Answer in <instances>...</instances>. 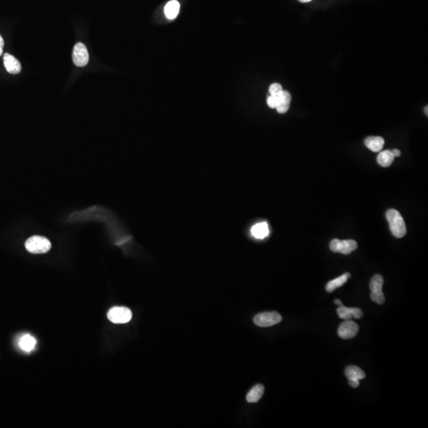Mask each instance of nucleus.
Returning <instances> with one entry per match:
<instances>
[{
    "mask_svg": "<svg viewBox=\"0 0 428 428\" xmlns=\"http://www.w3.org/2000/svg\"><path fill=\"white\" fill-rule=\"evenodd\" d=\"M386 218L389 224L390 230L396 238H402L406 235V225L402 216L396 209H389L386 213Z\"/></svg>",
    "mask_w": 428,
    "mask_h": 428,
    "instance_id": "nucleus-1",
    "label": "nucleus"
},
{
    "mask_svg": "<svg viewBox=\"0 0 428 428\" xmlns=\"http://www.w3.org/2000/svg\"><path fill=\"white\" fill-rule=\"evenodd\" d=\"M26 248L32 254H44L51 249L52 244L47 238L40 235H34L29 238L25 243Z\"/></svg>",
    "mask_w": 428,
    "mask_h": 428,
    "instance_id": "nucleus-2",
    "label": "nucleus"
},
{
    "mask_svg": "<svg viewBox=\"0 0 428 428\" xmlns=\"http://www.w3.org/2000/svg\"><path fill=\"white\" fill-rule=\"evenodd\" d=\"M133 314L126 307H113L109 310L107 317L114 324H126L130 321Z\"/></svg>",
    "mask_w": 428,
    "mask_h": 428,
    "instance_id": "nucleus-3",
    "label": "nucleus"
},
{
    "mask_svg": "<svg viewBox=\"0 0 428 428\" xmlns=\"http://www.w3.org/2000/svg\"><path fill=\"white\" fill-rule=\"evenodd\" d=\"M282 320L281 315L277 311H265L256 315L254 317V323L259 327H271L278 324Z\"/></svg>",
    "mask_w": 428,
    "mask_h": 428,
    "instance_id": "nucleus-4",
    "label": "nucleus"
},
{
    "mask_svg": "<svg viewBox=\"0 0 428 428\" xmlns=\"http://www.w3.org/2000/svg\"><path fill=\"white\" fill-rule=\"evenodd\" d=\"M358 243L353 239H346V240H340V239H332L330 243V249L333 252L349 255L352 251L357 249Z\"/></svg>",
    "mask_w": 428,
    "mask_h": 428,
    "instance_id": "nucleus-5",
    "label": "nucleus"
},
{
    "mask_svg": "<svg viewBox=\"0 0 428 428\" xmlns=\"http://www.w3.org/2000/svg\"><path fill=\"white\" fill-rule=\"evenodd\" d=\"M73 62L78 67H85L89 62V53L83 43L78 42L75 45L73 53Z\"/></svg>",
    "mask_w": 428,
    "mask_h": 428,
    "instance_id": "nucleus-6",
    "label": "nucleus"
},
{
    "mask_svg": "<svg viewBox=\"0 0 428 428\" xmlns=\"http://www.w3.org/2000/svg\"><path fill=\"white\" fill-rule=\"evenodd\" d=\"M358 325L351 320H345L344 323L340 324V328L338 329V335L342 339L349 340L355 337L358 334Z\"/></svg>",
    "mask_w": 428,
    "mask_h": 428,
    "instance_id": "nucleus-7",
    "label": "nucleus"
},
{
    "mask_svg": "<svg viewBox=\"0 0 428 428\" xmlns=\"http://www.w3.org/2000/svg\"><path fill=\"white\" fill-rule=\"evenodd\" d=\"M337 313L340 318L344 320H350L351 318L360 319L363 315L362 310L358 308H348L344 306L338 308Z\"/></svg>",
    "mask_w": 428,
    "mask_h": 428,
    "instance_id": "nucleus-8",
    "label": "nucleus"
},
{
    "mask_svg": "<svg viewBox=\"0 0 428 428\" xmlns=\"http://www.w3.org/2000/svg\"><path fill=\"white\" fill-rule=\"evenodd\" d=\"M3 63L6 71L10 74L15 75L20 73L22 70L20 62L12 55L5 53L3 56Z\"/></svg>",
    "mask_w": 428,
    "mask_h": 428,
    "instance_id": "nucleus-9",
    "label": "nucleus"
},
{
    "mask_svg": "<svg viewBox=\"0 0 428 428\" xmlns=\"http://www.w3.org/2000/svg\"><path fill=\"white\" fill-rule=\"evenodd\" d=\"M251 235L256 239H263L269 235V228L267 222H261L251 228Z\"/></svg>",
    "mask_w": 428,
    "mask_h": 428,
    "instance_id": "nucleus-10",
    "label": "nucleus"
},
{
    "mask_svg": "<svg viewBox=\"0 0 428 428\" xmlns=\"http://www.w3.org/2000/svg\"><path fill=\"white\" fill-rule=\"evenodd\" d=\"M290 103H291V95L290 92L286 91H282L279 94V104L277 107V112L279 114H285L290 109Z\"/></svg>",
    "mask_w": 428,
    "mask_h": 428,
    "instance_id": "nucleus-11",
    "label": "nucleus"
},
{
    "mask_svg": "<svg viewBox=\"0 0 428 428\" xmlns=\"http://www.w3.org/2000/svg\"><path fill=\"white\" fill-rule=\"evenodd\" d=\"M384 144V139L382 137H368L365 140L366 147L374 153L380 152L383 149Z\"/></svg>",
    "mask_w": 428,
    "mask_h": 428,
    "instance_id": "nucleus-12",
    "label": "nucleus"
},
{
    "mask_svg": "<svg viewBox=\"0 0 428 428\" xmlns=\"http://www.w3.org/2000/svg\"><path fill=\"white\" fill-rule=\"evenodd\" d=\"M350 273H344L343 275L340 276V277H337V278H335L334 280H332V281H330L327 285H326V290L328 293H332L334 290H336L338 288L341 287L342 285H344V284L346 283L348 280L350 278Z\"/></svg>",
    "mask_w": 428,
    "mask_h": 428,
    "instance_id": "nucleus-13",
    "label": "nucleus"
},
{
    "mask_svg": "<svg viewBox=\"0 0 428 428\" xmlns=\"http://www.w3.org/2000/svg\"><path fill=\"white\" fill-rule=\"evenodd\" d=\"M345 375L348 380H362L366 378V374L361 368L355 366H350L347 367L345 370Z\"/></svg>",
    "mask_w": 428,
    "mask_h": 428,
    "instance_id": "nucleus-14",
    "label": "nucleus"
},
{
    "mask_svg": "<svg viewBox=\"0 0 428 428\" xmlns=\"http://www.w3.org/2000/svg\"><path fill=\"white\" fill-rule=\"evenodd\" d=\"M264 386L263 385H256L252 387L247 395V402H258L264 395Z\"/></svg>",
    "mask_w": 428,
    "mask_h": 428,
    "instance_id": "nucleus-15",
    "label": "nucleus"
},
{
    "mask_svg": "<svg viewBox=\"0 0 428 428\" xmlns=\"http://www.w3.org/2000/svg\"><path fill=\"white\" fill-rule=\"evenodd\" d=\"M179 9H180L179 2L176 0H171L170 2H167V5L165 6V15L169 19H174L178 16Z\"/></svg>",
    "mask_w": 428,
    "mask_h": 428,
    "instance_id": "nucleus-16",
    "label": "nucleus"
},
{
    "mask_svg": "<svg viewBox=\"0 0 428 428\" xmlns=\"http://www.w3.org/2000/svg\"><path fill=\"white\" fill-rule=\"evenodd\" d=\"M19 346L25 351L31 352L36 346V340L31 335H25L19 340Z\"/></svg>",
    "mask_w": 428,
    "mask_h": 428,
    "instance_id": "nucleus-17",
    "label": "nucleus"
},
{
    "mask_svg": "<svg viewBox=\"0 0 428 428\" xmlns=\"http://www.w3.org/2000/svg\"><path fill=\"white\" fill-rule=\"evenodd\" d=\"M378 164L383 167H389L390 165L393 163L394 156L390 150L381 152L377 158Z\"/></svg>",
    "mask_w": 428,
    "mask_h": 428,
    "instance_id": "nucleus-18",
    "label": "nucleus"
},
{
    "mask_svg": "<svg viewBox=\"0 0 428 428\" xmlns=\"http://www.w3.org/2000/svg\"><path fill=\"white\" fill-rule=\"evenodd\" d=\"M384 284V279L383 277L380 274H376L372 277V279L370 281V289L371 292L378 293V292H382V286Z\"/></svg>",
    "mask_w": 428,
    "mask_h": 428,
    "instance_id": "nucleus-19",
    "label": "nucleus"
},
{
    "mask_svg": "<svg viewBox=\"0 0 428 428\" xmlns=\"http://www.w3.org/2000/svg\"><path fill=\"white\" fill-rule=\"evenodd\" d=\"M370 298L372 299L373 302H376L378 305H382V304H384L385 301H386V298H385L383 292H378V293L371 292Z\"/></svg>",
    "mask_w": 428,
    "mask_h": 428,
    "instance_id": "nucleus-20",
    "label": "nucleus"
},
{
    "mask_svg": "<svg viewBox=\"0 0 428 428\" xmlns=\"http://www.w3.org/2000/svg\"><path fill=\"white\" fill-rule=\"evenodd\" d=\"M268 104L271 108H277V106L279 104V95H271V96L268 97Z\"/></svg>",
    "mask_w": 428,
    "mask_h": 428,
    "instance_id": "nucleus-21",
    "label": "nucleus"
},
{
    "mask_svg": "<svg viewBox=\"0 0 428 428\" xmlns=\"http://www.w3.org/2000/svg\"><path fill=\"white\" fill-rule=\"evenodd\" d=\"M282 91H283V89L279 83H273V84L271 85L269 88L271 95H278Z\"/></svg>",
    "mask_w": 428,
    "mask_h": 428,
    "instance_id": "nucleus-22",
    "label": "nucleus"
},
{
    "mask_svg": "<svg viewBox=\"0 0 428 428\" xmlns=\"http://www.w3.org/2000/svg\"><path fill=\"white\" fill-rule=\"evenodd\" d=\"M348 382L352 388H357L359 386V380H349Z\"/></svg>",
    "mask_w": 428,
    "mask_h": 428,
    "instance_id": "nucleus-23",
    "label": "nucleus"
},
{
    "mask_svg": "<svg viewBox=\"0 0 428 428\" xmlns=\"http://www.w3.org/2000/svg\"><path fill=\"white\" fill-rule=\"evenodd\" d=\"M3 47H4V40L2 39V36L0 35V56H2L3 52Z\"/></svg>",
    "mask_w": 428,
    "mask_h": 428,
    "instance_id": "nucleus-24",
    "label": "nucleus"
},
{
    "mask_svg": "<svg viewBox=\"0 0 428 428\" xmlns=\"http://www.w3.org/2000/svg\"><path fill=\"white\" fill-rule=\"evenodd\" d=\"M392 155H393L394 157H399L401 155V153H400V150H398V149H393L391 151Z\"/></svg>",
    "mask_w": 428,
    "mask_h": 428,
    "instance_id": "nucleus-25",
    "label": "nucleus"
},
{
    "mask_svg": "<svg viewBox=\"0 0 428 428\" xmlns=\"http://www.w3.org/2000/svg\"><path fill=\"white\" fill-rule=\"evenodd\" d=\"M334 302H335V304H336V305H338V306H344V305H343V303H342V302H341V301H340V300L336 299V300H335V301H334Z\"/></svg>",
    "mask_w": 428,
    "mask_h": 428,
    "instance_id": "nucleus-26",
    "label": "nucleus"
},
{
    "mask_svg": "<svg viewBox=\"0 0 428 428\" xmlns=\"http://www.w3.org/2000/svg\"><path fill=\"white\" fill-rule=\"evenodd\" d=\"M299 1L302 2H309L311 1V0H299Z\"/></svg>",
    "mask_w": 428,
    "mask_h": 428,
    "instance_id": "nucleus-27",
    "label": "nucleus"
},
{
    "mask_svg": "<svg viewBox=\"0 0 428 428\" xmlns=\"http://www.w3.org/2000/svg\"><path fill=\"white\" fill-rule=\"evenodd\" d=\"M428 107H426V108L424 109V112H425V114H426L427 116H428Z\"/></svg>",
    "mask_w": 428,
    "mask_h": 428,
    "instance_id": "nucleus-28",
    "label": "nucleus"
}]
</instances>
